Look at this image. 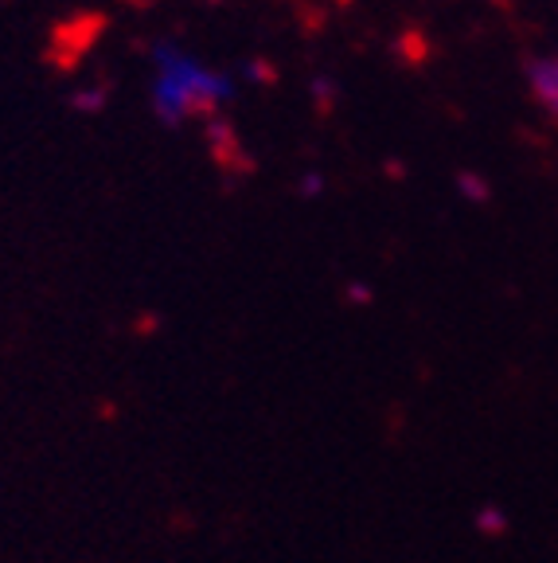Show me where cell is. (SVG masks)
Masks as SVG:
<instances>
[{"instance_id": "6da1fadb", "label": "cell", "mask_w": 558, "mask_h": 563, "mask_svg": "<svg viewBox=\"0 0 558 563\" xmlns=\"http://www.w3.org/2000/svg\"><path fill=\"white\" fill-rule=\"evenodd\" d=\"M153 114L168 125L196 122L219 114L235 98V75L211 67L196 52L176 40H160L153 47V79H148Z\"/></svg>"}, {"instance_id": "277c9868", "label": "cell", "mask_w": 558, "mask_h": 563, "mask_svg": "<svg viewBox=\"0 0 558 563\" xmlns=\"http://www.w3.org/2000/svg\"><path fill=\"white\" fill-rule=\"evenodd\" d=\"M75 106H82V110H98V106H102V95H98V90H94V95H90V90H82Z\"/></svg>"}, {"instance_id": "3957f363", "label": "cell", "mask_w": 558, "mask_h": 563, "mask_svg": "<svg viewBox=\"0 0 558 563\" xmlns=\"http://www.w3.org/2000/svg\"><path fill=\"white\" fill-rule=\"evenodd\" d=\"M461 188L472 200H484V180H477V176H461Z\"/></svg>"}, {"instance_id": "7a4b0ae2", "label": "cell", "mask_w": 558, "mask_h": 563, "mask_svg": "<svg viewBox=\"0 0 558 563\" xmlns=\"http://www.w3.org/2000/svg\"><path fill=\"white\" fill-rule=\"evenodd\" d=\"M527 87H532V98L547 110L558 122V55H547V59H535L527 67Z\"/></svg>"}]
</instances>
